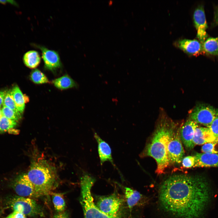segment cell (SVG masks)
Instances as JSON below:
<instances>
[{"mask_svg": "<svg viewBox=\"0 0 218 218\" xmlns=\"http://www.w3.org/2000/svg\"><path fill=\"white\" fill-rule=\"evenodd\" d=\"M17 123V121L10 119L2 114L0 117V132H5L13 128Z\"/></svg>", "mask_w": 218, "mask_h": 218, "instance_id": "cell-24", "label": "cell"}, {"mask_svg": "<svg viewBox=\"0 0 218 218\" xmlns=\"http://www.w3.org/2000/svg\"><path fill=\"white\" fill-rule=\"evenodd\" d=\"M167 154L170 163L179 164L182 161L184 151L180 138V129L176 130L167 146Z\"/></svg>", "mask_w": 218, "mask_h": 218, "instance_id": "cell-8", "label": "cell"}, {"mask_svg": "<svg viewBox=\"0 0 218 218\" xmlns=\"http://www.w3.org/2000/svg\"><path fill=\"white\" fill-rule=\"evenodd\" d=\"M26 174L38 197L51 193L56 174L53 167L46 160L39 159L34 161Z\"/></svg>", "mask_w": 218, "mask_h": 218, "instance_id": "cell-3", "label": "cell"}, {"mask_svg": "<svg viewBox=\"0 0 218 218\" xmlns=\"http://www.w3.org/2000/svg\"><path fill=\"white\" fill-rule=\"evenodd\" d=\"M190 117L191 120L207 127L218 117V110L209 105L200 104L192 110Z\"/></svg>", "mask_w": 218, "mask_h": 218, "instance_id": "cell-6", "label": "cell"}, {"mask_svg": "<svg viewBox=\"0 0 218 218\" xmlns=\"http://www.w3.org/2000/svg\"><path fill=\"white\" fill-rule=\"evenodd\" d=\"M203 153L218 154V142H213L204 144L201 147Z\"/></svg>", "mask_w": 218, "mask_h": 218, "instance_id": "cell-27", "label": "cell"}, {"mask_svg": "<svg viewBox=\"0 0 218 218\" xmlns=\"http://www.w3.org/2000/svg\"><path fill=\"white\" fill-rule=\"evenodd\" d=\"M5 91H0V107L3 105Z\"/></svg>", "mask_w": 218, "mask_h": 218, "instance_id": "cell-32", "label": "cell"}, {"mask_svg": "<svg viewBox=\"0 0 218 218\" xmlns=\"http://www.w3.org/2000/svg\"><path fill=\"white\" fill-rule=\"evenodd\" d=\"M194 167H218V154L196 153Z\"/></svg>", "mask_w": 218, "mask_h": 218, "instance_id": "cell-15", "label": "cell"}, {"mask_svg": "<svg viewBox=\"0 0 218 218\" xmlns=\"http://www.w3.org/2000/svg\"><path fill=\"white\" fill-rule=\"evenodd\" d=\"M203 50L206 53L218 55V37L207 38L203 44Z\"/></svg>", "mask_w": 218, "mask_h": 218, "instance_id": "cell-21", "label": "cell"}, {"mask_svg": "<svg viewBox=\"0 0 218 218\" xmlns=\"http://www.w3.org/2000/svg\"><path fill=\"white\" fill-rule=\"evenodd\" d=\"M97 201V207L108 215L113 216L120 214L119 210L123 201L116 193L108 196L98 197Z\"/></svg>", "mask_w": 218, "mask_h": 218, "instance_id": "cell-7", "label": "cell"}, {"mask_svg": "<svg viewBox=\"0 0 218 218\" xmlns=\"http://www.w3.org/2000/svg\"><path fill=\"white\" fill-rule=\"evenodd\" d=\"M10 206L14 211L25 216L33 217L43 214L41 207L35 201L30 198L15 197L10 201Z\"/></svg>", "mask_w": 218, "mask_h": 218, "instance_id": "cell-5", "label": "cell"}, {"mask_svg": "<svg viewBox=\"0 0 218 218\" xmlns=\"http://www.w3.org/2000/svg\"><path fill=\"white\" fill-rule=\"evenodd\" d=\"M95 182L94 178L89 174H85L81 178L80 202L84 218H121L120 214L113 216L108 215L100 210L94 203L91 190Z\"/></svg>", "mask_w": 218, "mask_h": 218, "instance_id": "cell-4", "label": "cell"}, {"mask_svg": "<svg viewBox=\"0 0 218 218\" xmlns=\"http://www.w3.org/2000/svg\"><path fill=\"white\" fill-rule=\"evenodd\" d=\"M182 164L184 168H189L193 167L195 163V159L193 156H188L182 159Z\"/></svg>", "mask_w": 218, "mask_h": 218, "instance_id": "cell-28", "label": "cell"}, {"mask_svg": "<svg viewBox=\"0 0 218 218\" xmlns=\"http://www.w3.org/2000/svg\"><path fill=\"white\" fill-rule=\"evenodd\" d=\"M0 3L4 4L8 3L15 5H17L16 2L13 0H0Z\"/></svg>", "mask_w": 218, "mask_h": 218, "instance_id": "cell-33", "label": "cell"}, {"mask_svg": "<svg viewBox=\"0 0 218 218\" xmlns=\"http://www.w3.org/2000/svg\"><path fill=\"white\" fill-rule=\"evenodd\" d=\"M1 110L2 114L10 119L17 121L21 117L20 113L17 112L7 107L3 106Z\"/></svg>", "mask_w": 218, "mask_h": 218, "instance_id": "cell-25", "label": "cell"}, {"mask_svg": "<svg viewBox=\"0 0 218 218\" xmlns=\"http://www.w3.org/2000/svg\"><path fill=\"white\" fill-rule=\"evenodd\" d=\"M24 63L27 67L31 68L37 67L41 61L38 53L35 51H29L26 52L23 57Z\"/></svg>", "mask_w": 218, "mask_h": 218, "instance_id": "cell-18", "label": "cell"}, {"mask_svg": "<svg viewBox=\"0 0 218 218\" xmlns=\"http://www.w3.org/2000/svg\"><path fill=\"white\" fill-rule=\"evenodd\" d=\"M52 202L55 210L60 213L65 210L66 203L63 195L61 193H51Z\"/></svg>", "mask_w": 218, "mask_h": 218, "instance_id": "cell-22", "label": "cell"}, {"mask_svg": "<svg viewBox=\"0 0 218 218\" xmlns=\"http://www.w3.org/2000/svg\"><path fill=\"white\" fill-rule=\"evenodd\" d=\"M193 19L197 31V37L203 45L208 37L206 32L208 25L203 7L199 6L196 9L193 13Z\"/></svg>", "mask_w": 218, "mask_h": 218, "instance_id": "cell-10", "label": "cell"}, {"mask_svg": "<svg viewBox=\"0 0 218 218\" xmlns=\"http://www.w3.org/2000/svg\"><path fill=\"white\" fill-rule=\"evenodd\" d=\"M198 127L197 123L190 120L187 121L180 129L181 141L188 150L192 149L195 146L193 139L195 129Z\"/></svg>", "mask_w": 218, "mask_h": 218, "instance_id": "cell-11", "label": "cell"}, {"mask_svg": "<svg viewBox=\"0 0 218 218\" xmlns=\"http://www.w3.org/2000/svg\"><path fill=\"white\" fill-rule=\"evenodd\" d=\"M6 218H26V216L20 213L13 211Z\"/></svg>", "mask_w": 218, "mask_h": 218, "instance_id": "cell-30", "label": "cell"}, {"mask_svg": "<svg viewBox=\"0 0 218 218\" xmlns=\"http://www.w3.org/2000/svg\"><path fill=\"white\" fill-rule=\"evenodd\" d=\"M193 144L201 145L213 142H218V138L207 127H197L193 139Z\"/></svg>", "mask_w": 218, "mask_h": 218, "instance_id": "cell-14", "label": "cell"}, {"mask_svg": "<svg viewBox=\"0 0 218 218\" xmlns=\"http://www.w3.org/2000/svg\"><path fill=\"white\" fill-rule=\"evenodd\" d=\"M174 45L185 53L190 55H199L204 51L203 45L196 39H180L175 41Z\"/></svg>", "mask_w": 218, "mask_h": 218, "instance_id": "cell-13", "label": "cell"}, {"mask_svg": "<svg viewBox=\"0 0 218 218\" xmlns=\"http://www.w3.org/2000/svg\"><path fill=\"white\" fill-rule=\"evenodd\" d=\"M30 78L32 81L37 84L46 83L49 82L45 74L40 71L36 69L32 71Z\"/></svg>", "mask_w": 218, "mask_h": 218, "instance_id": "cell-23", "label": "cell"}, {"mask_svg": "<svg viewBox=\"0 0 218 218\" xmlns=\"http://www.w3.org/2000/svg\"><path fill=\"white\" fill-rule=\"evenodd\" d=\"M52 83L57 88L62 90L72 88L76 85L74 81L67 75L54 79Z\"/></svg>", "mask_w": 218, "mask_h": 218, "instance_id": "cell-20", "label": "cell"}, {"mask_svg": "<svg viewBox=\"0 0 218 218\" xmlns=\"http://www.w3.org/2000/svg\"><path fill=\"white\" fill-rule=\"evenodd\" d=\"M11 91L12 95L18 111L22 113L24 111L25 107V99L23 95L17 85L15 86Z\"/></svg>", "mask_w": 218, "mask_h": 218, "instance_id": "cell-19", "label": "cell"}, {"mask_svg": "<svg viewBox=\"0 0 218 218\" xmlns=\"http://www.w3.org/2000/svg\"><path fill=\"white\" fill-rule=\"evenodd\" d=\"M3 106L7 107L17 112L20 113L16 107L11 90L5 91Z\"/></svg>", "mask_w": 218, "mask_h": 218, "instance_id": "cell-26", "label": "cell"}, {"mask_svg": "<svg viewBox=\"0 0 218 218\" xmlns=\"http://www.w3.org/2000/svg\"><path fill=\"white\" fill-rule=\"evenodd\" d=\"M207 127L218 138V117L216 118Z\"/></svg>", "mask_w": 218, "mask_h": 218, "instance_id": "cell-29", "label": "cell"}, {"mask_svg": "<svg viewBox=\"0 0 218 218\" xmlns=\"http://www.w3.org/2000/svg\"><path fill=\"white\" fill-rule=\"evenodd\" d=\"M13 187L16 193L20 197L28 198L38 197L26 174L21 175L17 178Z\"/></svg>", "mask_w": 218, "mask_h": 218, "instance_id": "cell-9", "label": "cell"}, {"mask_svg": "<svg viewBox=\"0 0 218 218\" xmlns=\"http://www.w3.org/2000/svg\"><path fill=\"white\" fill-rule=\"evenodd\" d=\"M53 218H69L67 214L64 212H61L55 215Z\"/></svg>", "mask_w": 218, "mask_h": 218, "instance_id": "cell-31", "label": "cell"}, {"mask_svg": "<svg viewBox=\"0 0 218 218\" xmlns=\"http://www.w3.org/2000/svg\"><path fill=\"white\" fill-rule=\"evenodd\" d=\"M94 137L97 143L98 151L101 165H102L106 161H109L115 166L112 157L111 150L109 145L95 132Z\"/></svg>", "mask_w": 218, "mask_h": 218, "instance_id": "cell-16", "label": "cell"}, {"mask_svg": "<svg viewBox=\"0 0 218 218\" xmlns=\"http://www.w3.org/2000/svg\"><path fill=\"white\" fill-rule=\"evenodd\" d=\"M209 187L201 176L172 175L159 189L160 207L174 218H201L209 200Z\"/></svg>", "mask_w": 218, "mask_h": 218, "instance_id": "cell-1", "label": "cell"}, {"mask_svg": "<svg viewBox=\"0 0 218 218\" xmlns=\"http://www.w3.org/2000/svg\"><path fill=\"white\" fill-rule=\"evenodd\" d=\"M124 189L127 204L131 210L133 207L141 203L144 197L137 191L127 187H125Z\"/></svg>", "mask_w": 218, "mask_h": 218, "instance_id": "cell-17", "label": "cell"}, {"mask_svg": "<svg viewBox=\"0 0 218 218\" xmlns=\"http://www.w3.org/2000/svg\"><path fill=\"white\" fill-rule=\"evenodd\" d=\"M2 115V112H1V110L0 109V117L1 116V115Z\"/></svg>", "mask_w": 218, "mask_h": 218, "instance_id": "cell-35", "label": "cell"}, {"mask_svg": "<svg viewBox=\"0 0 218 218\" xmlns=\"http://www.w3.org/2000/svg\"><path fill=\"white\" fill-rule=\"evenodd\" d=\"M176 125L165 116L160 118L150 142L141 156L152 157L157 164L156 173L161 174L170 164L167 154L168 143L176 130Z\"/></svg>", "mask_w": 218, "mask_h": 218, "instance_id": "cell-2", "label": "cell"}, {"mask_svg": "<svg viewBox=\"0 0 218 218\" xmlns=\"http://www.w3.org/2000/svg\"><path fill=\"white\" fill-rule=\"evenodd\" d=\"M216 22L217 24H218V13L216 15Z\"/></svg>", "mask_w": 218, "mask_h": 218, "instance_id": "cell-34", "label": "cell"}, {"mask_svg": "<svg viewBox=\"0 0 218 218\" xmlns=\"http://www.w3.org/2000/svg\"><path fill=\"white\" fill-rule=\"evenodd\" d=\"M35 46L41 51L42 58L46 68L52 70L61 67L60 58L57 51L39 45H35Z\"/></svg>", "mask_w": 218, "mask_h": 218, "instance_id": "cell-12", "label": "cell"}]
</instances>
